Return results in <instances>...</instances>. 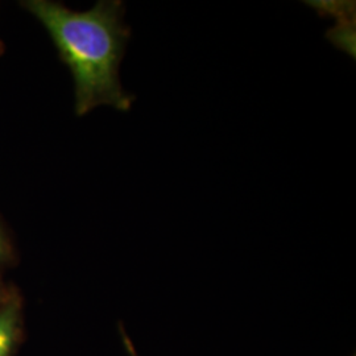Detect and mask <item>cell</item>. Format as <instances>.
<instances>
[{"mask_svg":"<svg viewBox=\"0 0 356 356\" xmlns=\"http://www.w3.org/2000/svg\"><path fill=\"white\" fill-rule=\"evenodd\" d=\"M26 7L47 28L72 72L78 116L99 106L131 110L135 97L123 89L119 76L131 38L120 1H99L85 13L47 0H32Z\"/></svg>","mask_w":356,"mask_h":356,"instance_id":"obj_1","label":"cell"},{"mask_svg":"<svg viewBox=\"0 0 356 356\" xmlns=\"http://www.w3.org/2000/svg\"><path fill=\"white\" fill-rule=\"evenodd\" d=\"M20 334V305L10 300L0 307V356H11Z\"/></svg>","mask_w":356,"mask_h":356,"instance_id":"obj_2","label":"cell"},{"mask_svg":"<svg viewBox=\"0 0 356 356\" xmlns=\"http://www.w3.org/2000/svg\"><path fill=\"white\" fill-rule=\"evenodd\" d=\"M120 331H122V338H123V342H124V346H126V348H127L129 356H138V353H136V350H135V347H134L132 341L129 339V337L126 334L124 329L122 327V325H120Z\"/></svg>","mask_w":356,"mask_h":356,"instance_id":"obj_3","label":"cell"},{"mask_svg":"<svg viewBox=\"0 0 356 356\" xmlns=\"http://www.w3.org/2000/svg\"><path fill=\"white\" fill-rule=\"evenodd\" d=\"M7 256H8V244H7V241H6V238H4V235L0 229V261L7 259Z\"/></svg>","mask_w":356,"mask_h":356,"instance_id":"obj_4","label":"cell"}]
</instances>
